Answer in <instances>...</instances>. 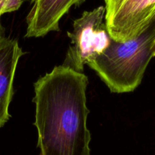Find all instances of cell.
<instances>
[{
  "label": "cell",
  "instance_id": "6",
  "mask_svg": "<svg viewBox=\"0 0 155 155\" xmlns=\"http://www.w3.org/2000/svg\"><path fill=\"white\" fill-rule=\"evenodd\" d=\"M24 54L17 40L0 36V129L10 119L8 108L13 97L14 78Z\"/></svg>",
  "mask_w": 155,
  "mask_h": 155
},
{
  "label": "cell",
  "instance_id": "10",
  "mask_svg": "<svg viewBox=\"0 0 155 155\" xmlns=\"http://www.w3.org/2000/svg\"><path fill=\"white\" fill-rule=\"evenodd\" d=\"M39 155H42V154H41V153H39Z\"/></svg>",
  "mask_w": 155,
  "mask_h": 155
},
{
  "label": "cell",
  "instance_id": "2",
  "mask_svg": "<svg viewBox=\"0 0 155 155\" xmlns=\"http://www.w3.org/2000/svg\"><path fill=\"white\" fill-rule=\"evenodd\" d=\"M154 38L155 23L133 39H112L109 46L87 65L98 74L110 92H132L140 85L154 57Z\"/></svg>",
  "mask_w": 155,
  "mask_h": 155
},
{
  "label": "cell",
  "instance_id": "7",
  "mask_svg": "<svg viewBox=\"0 0 155 155\" xmlns=\"http://www.w3.org/2000/svg\"><path fill=\"white\" fill-rule=\"evenodd\" d=\"M22 3L23 0H0V20L4 14L19 9Z\"/></svg>",
  "mask_w": 155,
  "mask_h": 155
},
{
  "label": "cell",
  "instance_id": "1",
  "mask_svg": "<svg viewBox=\"0 0 155 155\" xmlns=\"http://www.w3.org/2000/svg\"><path fill=\"white\" fill-rule=\"evenodd\" d=\"M88 84L83 72L64 65L55 66L34 84V124L42 155H90Z\"/></svg>",
  "mask_w": 155,
  "mask_h": 155
},
{
  "label": "cell",
  "instance_id": "4",
  "mask_svg": "<svg viewBox=\"0 0 155 155\" xmlns=\"http://www.w3.org/2000/svg\"><path fill=\"white\" fill-rule=\"evenodd\" d=\"M104 22L113 40L139 36L155 23V0H104Z\"/></svg>",
  "mask_w": 155,
  "mask_h": 155
},
{
  "label": "cell",
  "instance_id": "3",
  "mask_svg": "<svg viewBox=\"0 0 155 155\" xmlns=\"http://www.w3.org/2000/svg\"><path fill=\"white\" fill-rule=\"evenodd\" d=\"M105 7L86 11L74 21L73 31L68 32L71 46L63 65L83 72L84 65L101 55L109 46L112 38L105 22Z\"/></svg>",
  "mask_w": 155,
  "mask_h": 155
},
{
  "label": "cell",
  "instance_id": "9",
  "mask_svg": "<svg viewBox=\"0 0 155 155\" xmlns=\"http://www.w3.org/2000/svg\"><path fill=\"white\" fill-rule=\"evenodd\" d=\"M153 50H154V57L155 56V38L154 40V45H153Z\"/></svg>",
  "mask_w": 155,
  "mask_h": 155
},
{
  "label": "cell",
  "instance_id": "8",
  "mask_svg": "<svg viewBox=\"0 0 155 155\" xmlns=\"http://www.w3.org/2000/svg\"><path fill=\"white\" fill-rule=\"evenodd\" d=\"M4 32H5L4 27H3L2 25L1 20H0V36H2V35H4Z\"/></svg>",
  "mask_w": 155,
  "mask_h": 155
},
{
  "label": "cell",
  "instance_id": "5",
  "mask_svg": "<svg viewBox=\"0 0 155 155\" xmlns=\"http://www.w3.org/2000/svg\"><path fill=\"white\" fill-rule=\"evenodd\" d=\"M85 0H31L27 17L26 37H41L51 31H58L59 22L73 5Z\"/></svg>",
  "mask_w": 155,
  "mask_h": 155
}]
</instances>
